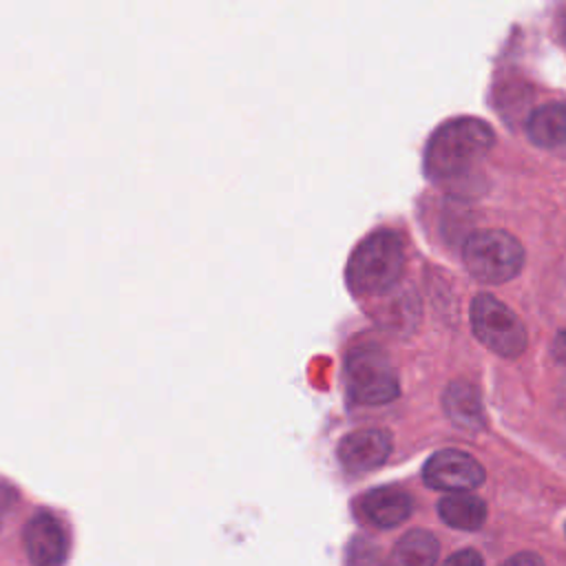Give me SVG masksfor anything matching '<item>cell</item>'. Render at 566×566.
<instances>
[{
  "instance_id": "obj_1",
  "label": "cell",
  "mask_w": 566,
  "mask_h": 566,
  "mask_svg": "<svg viewBox=\"0 0 566 566\" xmlns=\"http://www.w3.org/2000/svg\"><path fill=\"white\" fill-rule=\"evenodd\" d=\"M495 144L493 128L478 117H458L438 126L424 148V170L433 181L464 177Z\"/></svg>"
},
{
  "instance_id": "obj_16",
  "label": "cell",
  "mask_w": 566,
  "mask_h": 566,
  "mask_svg": "<svg viewBox=\"0 0 566 566\" xmlns=\"http://www.w3.org/2000/svg\"><path fill=\"white\" fill-rule=\"evenodd\" d=\"M553 354L557 360H566V332H559L553 343Z\"/></svg>"
},
{
  "instance_id": "obj_14",
  "label": "cell",
  "mask_w": 566,
  "mask_h": 566,
  "mask_svg": "<svg viewBox=\"0 0 566 566\" xmlns=\"http://www.w3.org/2000/svg\"><path fill=\"white\" fill-rule=\"evenodd\" d=\"M442 566H484V559L478 551L462 548V551H455L451 557H447Z\"/></svg>"
},
{
  "instance_id": "obj_13",
  "label": "cell",
  "mask_w": 566,
  "mask_h": 566,
  "mask_svg": "<svg viewBox=\"0 0 566 566\" xmlns=\"http://www.w3.org/2000/svg\"><path fill=\"white\" fill-rule=\"evenodd\" d=\"M438 515L451 528L478 531L486 520V504L471 493H451L438 502Z\"/></svg>"
},
{
  "instance_id": "obj_18",
  "label": "cell",
  "mask_w": 566,
  "mask_h": 566,
  "mask_svg": "<svg viewBox=\"0 0 566 566\" xmlns=\"http://www.w3.org/2000/svg\"><path fill=\"white\" fill-rule=\"evenodd\" d=\"M562 398H564V407H566V382H564V389H562Z\"/></svg>"
},
{
  "instance_id": "obj_17",
  "label": "cell",
  "mask_w": 566,
  "mask_h": 566,
  "mask_svg": "<svg viewBox=\"0 0 566 566\" xmlns=\"http://www.w3.org/2000/svg\"><path fill=\"white\" fill-rule=\"evenodd\" d=\"M559 35H562V40H564V44H566V11H564L562 18H559Z\"/></svg>"
},
{
  "instance_id": "obj_5",
  "label": "cell",
  "mask_w": 566,
  "mask_h": 566,
  "mask_svg": "<svg viewBox=\"0 0 566 566\" xmlns=\"http://www.w3.org/2000/svg\"><path fill=\"white\" fill-rule=\"evenodd\" d=\"M345 382L352 400L360 405H385L400 394L398 374L378 345H360L347 356Z\"/></svg>"
},
{
  "instance_id": "obj_9",
  "label": "cell",
  "mask_w": 566,
  "mask_h": 566,
  "mask_svg": "<svg viewBox=\"0 0 566 566\" xmlns=\"http://www.w3.org/2000/svg\"><path fill=\"white\" fill-rule=\"evenodd\" d=\"M413 509V500L407 491L400 486H378L367 491L358 500V511L360 515L380 528H391L402 524Z\"/></svg>"
},
{
  "instance_id": "obj_3",
  "label": "cell",
  "mask_w": 566,
  "mask_h": 566,
  "mask_svg": "<svg viewBox=\"0 0 566 566\" xmlns=\"http://www.w3.org/2000/svg\"><path fill=\"white\" fill-rule=\"evenodd\" d=\"M467 272L486 285H500L520 274L524 265L522 243L504 230H478L462 248Z\"/></svg>"
},
{
  "instance_id": "obj_12",
  "label": "cell",
  "mask_w": 566,
  "mask_h": 566,
  "mask_svg": "<svg viewBox=\"0 0 566 566\" xmlns=\"http://www.w3.org/2000/svg\"><path fill=\"white\" fill-rule=\"evenodd\" d=\"M442 405L449 413V418L464 429L478 431L484 424V411L480 402V394L473 385L464 380H455L447 387L442 396Z\"/></svg>"
},
{
  "instance_id": "obj_7",
  "label": "cell",
  "mask_w": 566,
  "mask_h": 566,
  "mask_svg": "<svg viewBox=\"0 0 566 566\" xmlns=\"http://www.w3.org/2000/svg\"><path fill=\"white\" fill-rule=\"evenodd\" d=\"M22 537L31 566H64L69 555V535L53 513L38 511L27 522Z\"/></svg>"
},
{
  "instance_id": "obj_10",
  "label": "cell",
  "mask_w": 566,
  "mask_h": 566,
  "mask_svg": "<svg viewBox=\"0 0 566 566\" xmlns=\"http://www.w3.org/2000/svg\"><path fill=\"white\" fill-rule=\"evenodd\" d=\"M438 539L424 528H413L405 533L389 551L385 566H436Z\"/></svg>"
},
{
  "instance_id": "obj_6",
  "label": "cell",
  "mask_w": 566,
  "mask_h": 566,
  "mask_svg": "<svg viewBox=\"0 0 566 566\" xmlns=\"http://www.w3.org/2000/svg\"><path fill=\"white\" fill-rule=\"evenodd\" d=\"M422 480L436 491L469 493L484 482V467L467 451H436L422 467Z\"/></svg>"
},
{
  "instance_id": "obj_11",
  "label": "cell",
  "mask_w": 566,
  "mask_h": 566,
  "mask_svg": "<svg viewBox=\"0 0 566 566\" xmlns=\"http://www.w3.org/2000/svg\"><path fill=\"white\" fill-rule=\"evenodd\" d=\"M526 135L542 148H557L566 144V104L551 102L537 106L526 122Z\"/></svg>"
},
{
  "instance_id": "obj_8",
  "label": "cell",
  "mask_w": 566,
  "mask_h": 566,
  "mask_svg": "<svg viewBox=\"0 0 566 566\" xmlns=\"http://www.w3.org/2000/svg\"><path fill=\"white\" fill-rule=\"evenodd\" d=\"M391 453V433L378 427H365L347 433L338 442V460L347 471L363 473L380 467Z\"/></svg>"
},
{
  "instance_id": "obj_4",
  "label": "cell",
  "mask_w": 566,
  "mask_h": 566,
  "mask_svg": "<svg viewBox=\"0 0 566 566\" xmlns=\"http://www.w3.org/2000/svg\"><path fill=\"white\" fill-rule=\"evenodd\" d=\"M475 338L497 356L517 358L528 343L526 327L520 316L491 294H478L469 310Z\"/></svg>"
},
{
  "instance_id": "obj_15",
  "label": "cell",
  "mask_w": 566,
  "mask_h": 566,
  "mask_svg": "<svg viewBox=\"0 0 566 566\" xmlns=\"http://www.w3.org/2000/svg\"><path fill=\"white\" fill-rule=\"evenodd\" d=\"M502 566H544V562H542V557L537 553L522 551V553L511 555Z\"/></svg>"
},
{
  "instance_id": "obj_2",
  "label": "cell",
  "mask_w": 566,
  "mask_h": 566,
  "mask_svg": "<svg viewBox=\"0 0 566 566\" xmlns=\"http://www.w3.org/2000/svg\"><path fill=\"white\" fill-rule=\"evenodd\" d=\"M405 272V241L394 230L365 237L347 261V283L356 294H385Z\"/></svg>"
}]
</instances>
